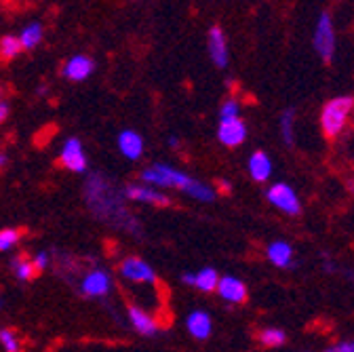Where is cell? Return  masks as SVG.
Here are the masks:
<instances>
[{"instance_id":"6da1fadb","label":"cell","mask_w":354,"mask_h":352,"mask_svg":"<svg viewBox=\"0 0 354 352\" xmlns=\"http://www.w3.org/2000/svg\"><path fill=\"white\" fill-rule=\"evenodd\" d=\"M85 203L89 211L110 228L123 230L131 237H141L144 228L139 219L131 213L127 199L123 197V188H118L116 182L99 171L87 175L85 182Z\"/></svg>"},{"instance_id":"7a4b0ae2","label":"cell","mask_w":354,"mask_h":352,"mask_svg":"<svg viewBox=\"0 0 354 352\" xmlns=\"http://www.w3.org/2000/svg\"><path fill=\"white\" fill-rule=\"evenodd\" d=\"M139 179L152 188H175V190L186 194L196 177H192V175H188V173H184V171L167 165V163H154L139 173Z\"/></svg>"},{"instance_id":"3957f363","label":"cell","mask_w":354,"mask_h":352,"mask_svg":"<svg viewBox=\"0 0 354 352\" xmlns=\"http://www.w3.org/2000/svg\"><path fill=\"white\" fill-rule=\"evenodd\" d=\"M352 110H354V97H350V95L335 97L325 104V108L321 112V127L329 139L337 137L344 131Z\"/></svg>"},{"instance_id":"277c9868","label":"cell","mask_w":354,"mask_h":352,"mask_svg":"<svg viewBox=\"0 0 354 352\" xmlns=\"http://www.w3.org/2000/svg\"><path fill=\"white\" fill-rule=\"evenodd\" d=\"M78 293L81 297H87V300H106L114 287V281H112V275L101 268V266H95L91 270H87L85 275L78 281Z\"/></svg>"},{"instance_id":"5b68a950","label":"cell","mask_w":354,"mask_h":352,"mask_svg":"<svg viewBox=\"0 0 354 352\" xmlns=\"http://www.w3.org/2000/svg\"><path fill=\"white\" fill-rule=\"evenodd\" d=\"M118 272H121V277L131 281V283H137V285H156L159 283V277H156L154 268L141 260L139 255H127L121 266H118Z\"/></svg>"},{"instance_id":"8992f818","label":"cell","mask_w":354,"mask_h":352,"mask_svg":"<svg viewBox=\"0 0 354 352\" xmlns=\"http://www.w3.org/2000/svg\"><path fill=\"white\" fill-rule=\"evenodd\" d=\"M314 49H317L319 57L323 61H331L335 53V30L329 13H321L317 28H314Z\"/></svg>"},{"instance_id":"52a82bcc","label":"cell","mask_w":354,"mask_h":352,"mask_svg":"<svg viewBox=\"0 0 354 352\" xmlns=\"http://www.w3.org/2000/svg\"><path fill=\"white\" fill-rule=\"evenodd\" d=\"M59 165L72 173H87L89 161L85 154V146L78 137H68L59 152Z\"/></svg>"},{"instance_id":"ba28073f","label":"cell","mask_w":354,"mask_h":352,"mask_svg":"<svg viewBox=\"0 0 354 352\" xmlns=\"http://www.w3.org/2000/svg\"><path fill=\"white\" fill-rule=\"evenodd\" d=\"M266 199L277 209L287 213V215H299L302 213V205H299V199H297L295 190L289 184H285V182L272 184L268 188V192H266Z\"/></svg>"},{"instance_id":"9c48e42d","label":"cell","mask_w":354,"mask_h":352,"mask_svg":"<svg viewBox=\"0 0 354 352\" xmlns=\"http://www.w3.org/2000/svg\"><path fill=\"white\" fill-rule=\"evenodd\" d=\"M123 197L133 203H144V205H154V207H169L171 199L159 188H152L146 184H127L123 188Z\"/></svg>"},{"instance_id":"30bf717a","label":"cell","mask_w":354,"mask_h":352,"mask_svg":"<svg viewBox=\"0 0 354 352\" xmlns=\"http://www.w3.org/2000/svg\"><path fill=\"white\" fill-rule=\"evenodd\" d=\"M207 49H209V57L215 63V68L224 70L230 63V47H228V38L224 28L213 26L207 32Z\"/></svg>"},{"instance_id":"8fae6325","label":"cell","mask_w":354,"mask_h":352,"mask_svg":"<svg viewBox=\"0 0 354 352\" xmlns=\"http://www.w3.org/2000/svg\"><path fill=\"white\" fill-rule=\"evenodd\" d=\"M95 72V61L89 55L76 53L70 59H66L63 68H61V76L70 83H83Z\"/></svg>"},{"instance_id":"7c38bea8","label":"cell","mask_w":354,"mask_h":352,"mask_svg":"<svg viewBox=\"0 0 354 352\" xmlns=\"http://www.w3.org/2000/svg\"><path fill=\"white\" fill-rule=\"evenodd\" d=\"M127 319H129V325L133 327V331H137L144 338H154V335H159V331H161L159 321H156L150 312H146L137 304L127 306Z\"/></svg>"},{"instance_id":"4fadbf2b","label":"cell","mask_w":354,"mask_h":352,"mask_svg":"<svg viewBox=\"0 0 354 352\" xmlns=\"http://www.w3.org/2000/svg\"><path fill=\"white\" fill-rule=\"evenodd\" d=\"M217 139L226 146V148H236L241 146L247 139V125L241 119H230V121H219L217 127Z\"/></svg>"},{"instance_id":"5bb4252c","label":"cell","mask_w":354,"mask_h":352,"mask_svg":"<svg viewBox=\"0 0 354 352\" xmlns=\"http://www.w3.org/2000/svg\"><path fill=\"white\" fill-rule=\"evenodd\" d=\"M118 150L125 156L127 161H139L144 156V150H146V141L141 137V133H137L135 129H125L118 133Z\"/></svg>"},{"instance_id":"9a60e30c","label":"cell","mask_w":354,"mask_h":352,"mask_svg":"<svg viewBox=\"0 0 354 352\" xmlns=\"http://www.w3.org/2000/svg\"><path fill=\"white\" fill-rule=\"evenodd\" d=\"M222 300L230 302V304H245L247 297H249V291H247V285L236 279V277H219V283H217V289Z\"/></svg>"},{"instance_id":"2e32d148","label":"cell","mask_w":354,"mask_h":352,"mask_svg":"<svg viewBox=\"0 0 354 352\" xmlns=\"http://www.w3.org/2000/svg\"><path fill=\"white\" fill-rule=\"evenodd\" d=\"M181 283L186 285H192L199 291H205V293H211L217 289V283H219V275L215 268H201L199 272H184L181 275Z\"/></svg>"},{"instance_id":"e0dca14e","label":"cell","mask_w":354,"mask_h":352,"mask_svg":"<svg viewBox=\"0 0 354 352\" xmlns=\"http://www.w3.org/2000/svg\"><path fill=\"white\" fill-rule=\"evenodd\" d=\"M186 329L194 340H207L213 331V321L211 315L205 310H192L186 319Z\"/></svg>"},{"instance_id":"ac0fdd59","label":"cell","mask_w":354,"mask_h":352,"mask_svg":"<svg viewBox=\"0 0 354 352\" xmlns=\"http://www.w3.org/2000/svg\"><path fill=\"white\" fill-rule=\"evenodd\" d=\"M249 175H251V179H255L259 184L270 179V175H272V161L268 159L266 152L257 150V152L251 154V159H249Z\"/></svg>"},{"instance_id":"d6986e66","label":"cell","mask_w":354,"mask_h":352,"mask_svg":"<svg viewBox=\"0 0 354 352\" xmlns=\"http://www.w3.org/2000/svg\"><path fill=\"white\" fill-rule=\"evenodd\" d=\"M17 38H19L23 51H32V49H36L38 45L43 43V38H45V26L41 21H32V23H28V26H23L19 30Z\"/></svg>"},{"instance_id":"ffe728a7","label":"cell","mask_w":354,"mask_h":352,"mask_svg":"<svg viewBox=\"0 0 354 352\" xmlns=\"http://www.w3.org/2000/svg\"><path fill=\"white\" fill-rule=\"evenodd\" d=\"M268 260L277 268H291L293 266V249L285 241H274L268 245Z\"/></svg>"},{"instance_id":"44dd1931","label":"cell","mask_w":354,"mask_h":352,"mask_svg":"<svg viewBox=\"0 0 354 352\" xmlns=\"http://www.w3.org/2000/svg\"><path fill=\"white\" fill-rule=\"evenodd\" d=\"M9 266H11L13 277L17 281H23V283L32 281L38 275V272L34 270V266H32V260L28 255H15V257H11Z\"/></svg>"},{"instance_id":"7402d4cb","label":"cell","mask_w":354,"mask_h":352,"mask_svg":"<svg viewBox=\"0 0 354 352\" xmlns=\"http://www.w3.org/2000/svg\"><path fill=\"white\" fill-rule=\"evenodd\" d=\"M21 51H23V49H21V43H19L17 34H5L3 38H0V59L11 61V59H15Z\"/></svg>"},{"instance_id":"603a6c76","label":"cell","mask_w":354,"mask_h":352,"mask_svg":"<svg viewBox=\"0 0 354 352\" xmlns=\"http://www.w3.org/2000/svg\"><path fill=\"white\" fill-rule=\"evenodd\" d=\"M259 344L266 346V348H279L287 342V335L283 329H277V327H268V329H262L259 335H257Z\"/></svg>"},{"instance_id":"cb8c5ba5","label":"cell","mask_w":354,"mask_h":352,"mask_svg":"<svg viewBox=\"0 0 354 352\" xmlns=\"http://www.w3.org/2000/svg\"><path fill=\"white\" fill-rule=\"evenodd\" d=\"M295 112L293 110H285L283 116H281V133H283V139L287 146H293L295 141Z\"/></svg>"},{"instance_id":"d4e9b609","label":"cell","mask_w":354,"mask_h":352,"mask_svg":"<svg viewBox=\"0 0 354 352\" xmlns=\"http://www.w3.org/2000/svg\"><path fill=\"white\" fill-rule=\"evenodd\" d=\"M21 230L19 228H3L0 230V251H11L21 241Z\"/></svg>"},{"instance_id":"484cf974","label":"cell","mask_w":354,"mask_h":352,"mask_svg":"<svg viewBox=\"0 0 354 352\" xmlns=\"http://www.w3.org/2000/svg\"><path fill=\"white\" fill-rule=\"evenodd\" d=\"M0 346H3L5 352H21L19 335L9 327H0Z\"/></svg>"},{"instance_id":"4316f807","label":"cell","mask_w":354,"mask_h":352,"mask_svg":"<svg viewBox=\"0 0 354 352\" xmlns=\"http://www.w3.org/2000/svg\"><path fill=\"white\" fill-rule=\"evenodd\" d=\"M239 116H241V101L236 97H228L219 108V121L239 119Z\"/></svg>"},{"instance_id":"83f0119b","label":"cell","mask_w":354,"mask_h":352,"mask_svg":"<svg viewBox=\"0 0 354 352\" xmlns=\"http://www.w3.org/2000/svg\"><path fill=\"white\" fill-rule=\"evenodd\" d=\"M32 266H34V270L38 272V275H41V272H45L51 266V253L49 251H38L32 257Z\"/></svg>"},{"instance_id":"f1b7e54d","label":"cell","mask_w":354,"mask_h":352,"mask_svg":"<svg viewBox=\"0 0 354 352\" xmlns=\"http://www.w3.org/2000/svg\"><path fill=\"white\" fill-rule=\"evenodd\" d=\"M9 114H11V104L5 97V89L0 87V125H3L9 119Z\"/></svg>"},{"instance_id":"f546056e","label":"cell","mask_w":354,"mask_h":352,"mask_svg":"<svg viewBox=\"0 0 354 352\" xmlns=\"http://www.w3.org/2000/svg\"><path fill=\"white\" fill-rule=\"evenodd\" d=\"M327 352H354V342H340L333 348H329Z\"/></svg>"},{"instance_id":"4dcf8cb0","label":"cell","mask_w":354,"mask_h":352,"mask_svg":"<svg viewBox=\"0 0 354 352\" xmlns=\"http://www.w3.org/2000/svg\"><path fill=\"white\" fill-rule=\"evenodd\" d=\"M217 188H219V192H224V194H230V192H232V184L226 182V179H222Z\"/></svg>"},{"instance_id":"1f68e13d","label":"cell","mask_w":354,"mask_h":352,"mask_svg":"<svg viewBox=\"0 0 354 352\" xmlns=\"http://www.w3.org/2000/svg\"><path fill=\"white\" fill-rule=\"evenodd\" d=\"M7 163H9V156L5 152H0V171L7 167Z\"/></svg>"},{"instance_id":"d6a6232c","label":"cell","mask_w":354,"mask_h":352,"mask_svg":"<svg viewBox=\"0 0 354 352\" xmlns=\"http://www.w3.org/2000/svg\"><path fill=\"white\" fill-rule=\"evenodd\" d=\"M169 146H171V148H179V146H181L179 137H175V135H173V137H169Z\"/></svg>"},{"instance_id":"836d02e7","label":"cell","mask_w":354,"mask_h":352,"mask_svg":"<svg viewBox=\"0 0 354 352\" xmlns=\"http://www.w3.org/2000/svg\"><path fill=\"white\" fill-rule=\"evenodd\" d=\"M36 93H38V95H43V97H45V95L49 93V89H47V87L43 85V87H38V89H36Z\"/></svg>"},{"instance_id":"e575fe53","label":"cell","mask_w":354,"mask_h":352,"mask_svg":"<svg viewBox=\"0 0 354 352\" xmlns=\"http://www.w3.org/2000/svg\"><path fill=\"white\" fill-rule=\"evenodd\" d=\"M350 279H352V281H354V272H350Z\"/></svg>"}]
</instances>
